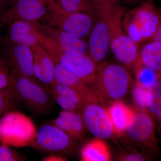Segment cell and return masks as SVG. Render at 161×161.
Segmentation results:
<instances>
[{
	"instance_id": "6da1fadb",
	"label": "cell",
	"mask_w": 161,
	"mask_h": 161,
	"mask_svg": "<svg viewBox=\"0 0 161 161\" xmlns=\"http://www.w3.org/2000/svg\"><path fill=\"white\" fill-rule=\"evenodd\" d=\"M132 83L129 71L122 64L102 61L97 65L94 86L104 100L110 103L122 100Z\"/></svg>"
},
{
	"instance_id": "7a4b0ae2",
	"label": "cell",
	"mask_w": 161,
	"mask_h": 161,
	"mask_svg": "<svg viewBox=\"0 0 161 161\" xmlns=\"http://www.w3.org/2000/svg\"><path fill=\"white\" fill-rule=\"evenodd\" d=\"M155 120L146 109L137 108L124 135V142L132 150L139 149L151 156L160 151L156 135Z\"/></svg>"
},
{
	"instance_id": "3957f363",
	"label": "cell",
	"mask_w": 161,
	"mask_h": 161,
	"mask_svg": "<svg viewBox=\"0 0 161 161\" xmlns=\"http://www.w3.org/2000/svg\"><path fill=\"white\" fill-rule=\"evenodd\" d=\"M158 8L153 1H142L123 18L124 30L136 44L151 40L158 26Z\"/></svg>"
},
{
	"instance_id": "277c9868",
	"label": "cell",
	"mask_w": 161,
	"mask_h": 161,
	"mask_svg": "<svg viewBox=\"0 0 161 161\" xmlns=\"http://www.w3.org/2000/svg\"><path fill=\"white\" fill-rule=\"evenodd\" d=\"M94 86L92 92L83 96L78 110L88 131L95 137L103 140L115 135L108 107Z\"/></svg>"
},
{
	"instance_id": "5b68a950",
	"label": "cell",
	"mask_w": 161,
	"mask_h": 161,
	"mask_svg": "<svg viewBox=\"0 0 161 161\" xmlns=\"http://www.w3.org/2000/svg\"><path fill=\"white\" fill-rule=\"evenodd\" d=\"M9 86L19 102L31 112L43 114L53 108L54 101L49 91L40 82L10 72Z\"/></svg>"
},
{
	"instance_id": "8992f818",
	"label": "cell",
	"mask_w": 161,
	"mask_h": 161,
	"mask_svg": "<svg viewBox=\"0 0 161 161\" xmlns=\"http://www.w3.org/2000/svg\"><path fill=\"white\" fill-rule=\"evenodd\" d=\"M39 44L62 67L90 86L94 85L97 65L89 54L73 56L63 53L54 42L39 32Z\"/></svg>"
},
{
	"instance_id": "52a82bcc",
	"label": "cell",
	"mask_w": 161,
	"mask_h": 161,
	"mask_svg": "<svg viewBox=\"0 0 161 161\" xmlns=\"http://www.w3.org/2000/svg\"><path fill=\"white\" fill-rule=\"evenodd\" d=\"M36 132L33 120L21 112H7L0 119V141L7 146L30 147Z\"/></svg>"
},
{
	"instance_id": "ba28073f",
	"label": "cell",
	"mask_w": 161,
	"mask_h": 161,
	"mask_svg": "<svg viewBox=\"0 0 161 161\" xmlns=\"http://www.w3.org/2000/svg\"><path fill=\"white\" fill-rule=\"evenodd\" d=\"M47 14L43 18L47 25L61 30L80 39L89 38L97 19L81 12H66L59 9L54 3L48 4Z\"/></svg>"
},
{
	"instance_id": "9c48e42d",
	"label": "cell",
	"mask_w": 161,
	"mask_h": 161,
	"mask_svg": "<svg viewBox=\"0 0 161 161\" xmlns=\"http://www.w3.org/2000/svg\"><path fill=\"white\" fill-rule=\"evenodd\" d=\"M125 14V9L121 6L113 15L110 49L115 58L129 71L133 69L139 51L137 44L124 30L122 21Z\"/></svg>"
},
{
	"instance_id": "30bf717a",
	"label": "cell",
	"mask_w": 161,
	"mask_h": 161,
	"mask_svg": "<svg viewBox=\"0 0 161 161\" xmlns=\"http://www.w3.org/2000/svg\"><path fill=\"white\" fill-rule=\"evenodd\" d=\"M76 142L78 141L51 123L43 125L37 130L36 138L30 147L49 154L64 155L75 151Z\"/></svg>"
},
{
	"instance_id": "8fae6325",
	"label": "cell",
	"mask_w": 161,
	"mask_h": 161,
	"mask_svg": "<svg viewBox=\"0 0 161 161\" xmlns=\"http://www.w3.org/2000/svg\"><path fill=\"white\" fill-rule=\"evenodd\" d=\"M48 5L45 0H14L0 12V31L16 21L37 22L47 14Z\"/></svg>"
},
{
	"instance_id": "7c38bea8",
	"label": "cell",
	"mask_w": 161,
	"mask_h": 161,
	"mask_svg": "<svg viewBox=\"0 0 161 161\" xmlns=\"http://www.w3.org/2000/svg\"><path fill=\"white\" fill-rule=\"evenodd\" d=\"M119 7L98 18L89 36V54L97 64L103 61L109 50L112 19Z\"/></svg>"
},
{
	"instance_id": "4fadbf2b",
	"label": "cell",
	"mask_w": 161,
	"mask_h": 161,
	"mask_svg": "<svg viewBox=\"0 0 161 161\" xmlns=\"http://www.w3.org/2000/svg\"><path fill=\"white\" fill-rule=\"evenodd\" d=\"M0 45V56L6 60L10 72L40 82L34 75V55L31 47L24 44Z\"/></svg>"
},
{
	"instance_id": "5bb4252c",
	"label": "cell",
	"mask_w": 161,
	"mask_h": 161,
	"mask_svg": "<svg viewBox=\"0 0 161 161\" xmlns=\"http://www.w3.org/2000/svg\"><path fill=\"white\" fill-rule=\"evenodd\" d=\"M37 30L54 42L63 53L73 56L88 54V43L85 40L77 37L59 29L47 24L35 23Z\"/></svg>"
},
{
	"instance_id": "9a60e30c",
	"label": "cell",
	"mask_w": 161,
	"mask_h": 161,
	"mask_svg": "<svg viewBox=\"0 0 161 161\" xmlns=\"http://www.w3.org/2000/svg\"><path fill=\"white\" fill-rule=\"evenodd\" d=\"M6 27V34L0 37V44H24L31 47L39 43V32L35 23L16 21Z\"/></svg>"
},
{
	"instance_id": "2e32d148",
	"label": "cell",
	"mask_w": 161,
	"mask_h": 161,
	"mask_svg": "<svg viewBox=\"0 0 161 161\" xmlns=\"http://www.w3.org/2000/svg\"><path fill=\"white\" fill-rule=\"evenodd\" d=\"M33 52V73L37 80L49 91L56 83L55 62L49 53L39 43L31 47Z\"/></svg>"
},
{
	"instance_id": "e0dca14e",
	"label": "cell",
	"mask_w": 161,
	"mask_h": 161,
	"mask_svg": "<svg viewBox=\"0 0 161 161\" xmlns=\"http://www.w3.org/2000/svg\"><path fill=\"white\" fill-rule=\"evenodd\" d=\"M51 123L55 125L78 142L83 140L87 131L84 121L79 111L63 110Z\"/></svg>"
},
{
	"instance_id": "ac0fdd59",
	"label": "cell",
	"mask_w": 161,
	"mask_h": 161,
	"mask_svg": "<svg viewBox=\"0 0 161 161\" xmlns=\"http://www.w3.org/2000/svg\"><path fill=\"white\" fill-rule=\"evenodd\" d=\"M49 92L55 102L64 111L77 112L83 97L76 90L57 83L51 87Z\"/></svg>"
},
{
	"instance_id": "d6986e66",
	"label": "cell",
	"mask_w": 161,
	"mask_h": 161,
	"mask_svg": "<svg viewBox=\"0 0 161 161\" xmlns=\"http://www.w3.org/2000/svg\"><path fill=\"white\" fill-rule=\"evenodd\" d=\"M108 110L113 125L114 134L122 137L132 120L135 111L122 100L111 103Z\"/></svg>"
},
{
	"instance_id": "ffe728a7",
	"label": "cell",
	"mask_w": 161,
	"mask_h": 161,
	"mask_svg": "<svg viewBox=\"0 0 161 161\" xmlns=\"http://www.w3.org/2000/svg\"><path fill=\"white\" fill-rule=\"evenodd\" d=\"M136 60L143 65L153 71L161 79V42L151 41L139 52Z\"/></svg>"
},
{
	"instance_id": "44dd1931",
	"label": "cell",
	"mask_w": 161,
	"mask_h": 161,
	"mask_svg": "<svg viewBox=\"0 0 161 161\" xmlns=\"http://www.w3.org/2000/svg\"><path fill=\"white\" fill-rule=\"evenodd\" d=\"M55 62V79L57 83L74 89L82 97L92 92L93 86L88 84L78 76L67 70L56 61Z\"/></svg>"
},
{
	"instance_id": "7402d4cb",
	"label": "cell",
	"mask_w": 161,
	"mask_h": 161,
	"mask_svg": "<svg viewBox=\"0 0 161 161\" xmlns=\"http://www.w3.org/2000/svg\"><path fill=\"white\" fill-rule=\"evenodd\" d=\"M80 158L83 161H108L111 159V153L103 139L95 137L82 147Z\"/></svg>"
},
{
	"instance_id": "603a6c76",
	"label": "cell",
	"mask_w": 161,
	"mask_h": 161,
	"mask_svg": "<svg viewBox=\"0 0 161 161\" xmlns=\"http://www.w3.org/2000/svg\"><path fill=\"white\" fill-rule=\"evenodd\" d=\"M54 4L66 12L85 13L98 18L91 0H55Z\"/></svg>"
},
{
	"instance_id": "cb8c5ba5",
	"label": "cell",
	"mask_w": 161,
	"mask_h": 161,
	"mask_svg": "<svg viewBox=\"0 0 161 161\" xmlns=\"http://www.w3.org/2000/svg\"><path fill=\"white\" fill-rule=\"evenodd\" d=\"M135 75L136 83L144 87L149 88L159 80L155 72L144 66L136 60L132 69Z\"/></svg>"
},
{
	"instance_id": "d4e9b609",
	"label": "cell",
	"mask_w": 161,
	"mask_h": 161,
	"mask_svg": "<svg viewBox=\"0 0 161 161\" xmlns=\"http://www.w3.org/2000/svg\"><path fill=\"white\" fill-rule=\"evenodd\" d=\"M19 102L11 87L0 89V117L10 112Z\"/></svg>"
},
{
	"instance_id": "484cf974",
	"label": "cell",
	"mask_w": 161,
	"mask_h": 161,
	"mask_svg": "<svg viewBox=\"0 0 161 161\" xmlns=\"http://www.w3.org/2000/svg\"><path fill=\"white\" fill-rule=\"evenodd\" d=\"M98 18L121 6L120 0H91Z\"/></svg>"
},
{
	"instance_id": "4316f807",
	"label": "cell",
	"mask_w": 161,
	"mask_h": 161,
	"mask_svg": "<svg viewBox=\"0 0 161 161\" xmlns=\"http://www.w3.org/2000/svg\"><path fill=\"white\" fill-rule=\"evenodd\" d=\"M148 89L141 86L136 82L133 85L132 91V98L137 108L146 109V97Z\"/></svg>"
},
{
	"instance_id": "83f0119b",
	"label": "cell",
	"mask_w": 161,
	"mask_h": 161,
	"mask_svg": "<svg viewBox=\"0 0 161 161\" xmlns=\"http://www.w3.org/2000/svg\"><path fill=\"white\" fill-rule=\"evenodd\" d=\"M150 113L155 120L157 129L161 138V92L156 95L152 100Z\"/></svg>"
},
{
	"instance_id": "f1b7e54d",
	"label": "cell",
	"mask_w": 161,
	"mask_h": 161,
	"mask_svg": "<svg viewBox=\"0 0 161 161\" xmlns=\"http://www.w3.org/2000/svg\"><path fill=\"white\" fill-rule=\"evenodd\" d=\"M26 158L20 153L5 144L0 145V161H25Z\"/></svg>"
},
{
	"instance_id": "f546056e",
	"label": "cell",
	"mask_w": 161,
	"mask_h": 161,
	"mask_svg": "<svg viewBox=\"0 0 161 161\" xmlns=\"http://www.w3.org/2000/svg\"><path fill=\"white\" fill-rule=\"evenodd\" d=\"M151 156L137 150H132L131 152L124 153L117 158V161H143L149 160Z\"/></svg>"
},
{
	"instance_id": "4dcf8cb0",
	"label": "cell",
	"mask_w": 161,
	"mask_h": 161,
	"mask_svg": "<svg viewBox=\"0 0 161 161\" xmlns=\"http://www.w3.org/2000/svg\"><path fill=\"white\" fill-rule=\"evenodd\" d=\"M10 71L5 59L0 56V89L6 88L10 83Z\"/></svg>"
},
{
	"instance_id": "1f68e13d",
	"label": "cell",
	"mask_w": 161,
	"mask_h": 161,
	"mask_svg": "<svg viewBox=\"0 0 161 161\" xmlns=\"http://www.w3.org/2000/svg\"><path fill=\"white\" fill-rule=\"evenodd\" d=\"M43 161H66V158L62 154L51 153L43 159Z\"/></svg>"
},
{
	"instance_id": "d6a6232c",
	"label": "cell",
	"mask_w": 161,
	"mask_h": 161,
	"mask_svg": "<svg viewBox=\"0 0 161 161\" xmlns=\"http://www.w3.org/2000/svg\"><path fill=\"white\" fill-rule=\"evenodd\" d=\"M158 10L159 13L160 19L158 26L151 40V41L161 42V6L158 8Z\"/></svg>"
},
{
	"instance_id": "836d02e7",
	"label": "cell",
	"mask_w": 161,
	"mask_h": 161,
	"mask_svg": "<svg viewBox=\"0 0 161 161\" xmlns=\"http://www.w3.org/2000/svg\"><path fill=\"white\" fill-rule=\"evenodd\" d=\"M14 0H0V12L8 7Z\"/></svg>"
},
{
	"instance_id": "e575fe53",
	"label": "cell",
	"mask_w": 161,
	"mask_h": 161,
	"mask_svg": "<svg viewBox=\"0 0 161 161\" xmlns=\"http://www.w3.org/2000/svg\"><path fill=\"white\" fill-rule=\"evenodd\" d=\"M120 1L128 6H133L139 4L141 2H142L143 0H120Z\"/></svg>"
},
{
	"instance_id": "d590c367",
	"label": "cell",
	"mask_w": 161,
	"mask_h": 161,
	"mask_svg": "<svg viewBox=\"0 0 161 161\" xmlns=\"http://www.w3.org/2000/svg\"><path fill=\"white\" fill-rule=\"evenodd\" d=\"M48 4L54 3L55 0H45Z\"/></svg>"
},
{
	"instance_id": "8d00e7d4",
	"label": "cell",
	"mask_w": 161,
	"mask_h": 161,
	"mask_svg": "<svg viewBox=\"0 0 161 161\" xmlns=\"http://www.w3.org/2000/svg\"><path fill=\"white\" fill-rule=\"evenodd\" d=\"M144 1H153V0H144Z\"/></svg>"
},
{
	"instance_id": "74e56055",
	"label": "cell",
	"mask_w": 161,
	"mask_h": 161,
	"mask_svg": "<svg viewBox=\"0 0 161 161\" xmlns=\"http://www.w3.org/2000/svg\"><path fill=\"white\" fill-rule=\"evenodd\" d=\"M1 33H0V37H1Z\"/></svg>"
}]
</instances>
